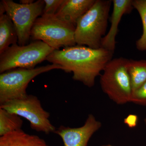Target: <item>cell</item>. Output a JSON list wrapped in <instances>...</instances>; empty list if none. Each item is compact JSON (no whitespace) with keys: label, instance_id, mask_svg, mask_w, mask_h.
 <instances>
[{"label":"cell","instance_id":"1","mask_svg":"<svg viewBox=\"0 0 146 146\" xmlns=\"http://www.w3.org/2000/svg\"><path fill=\"white\" fill-rule=\"evenodd\" d=\"M113 54L102 47L94 49L77 45L55 50L46 60L60 65L66 72H72L74 80L91 87L95 84L96 78L112 59Z\"/></svg>","mask_w":146,"mask_h":146},{"label":"cell","instance_id":"2","mask_svg":"<svg viewBox=\"0 0 146 146\" xmlns=\"http://www.w3.org/2000/svg\"><path fill=\"white\" fill-rule=\"evenodd\" d=\"M112 3L110 0H96L92 7L79 19L75 31L76 44L94 49L101 48Z\"/></svg>","mask_w":146,"mask_h":146},{"label":"cell","instance_id":"3","mask_svg":"<svg viewBox=\"0 0 146 146\" xmlns=\"http://www.w3.org/2000/svg\"><path fill=\"white\" fill-rule=\"evenodd\" d=\"M74 26L65 23L55 15L43 14L35 22L30 39L41 41L55 50L76 46Z\"/></svg>","mask_w":146,"mask_h":146},{"label":"cell","instance_id":"4","mask_svg":"<svg viewBox=\"0 0 146 146\" xmlns=\"http://www.w3.org/2000/svg\"><path fill=\"white\" fill-rule=\"evenodd\" d=\"M128 59H112L106 66L100 78L102 91L117 104L131 102L133 91L128 72Z\"/></svg>","mask_w":146,"mask_h":146},{"label":"cell","instance_id":"5","mask_svg":"<svg viewBox=\"0 0 146 146\" xmlns=\"http://www.w3.org/2000/svg\"><path fill=\"white\" fill-rule=\"evenodd\" d=\"M55 50L41 41L23 46L11 45L0 54V73L17 68L33 69Z\"/></svg>","mask_w":146,"mask_h":146},{"label":"cell","instance_id":"6","mask_svg":"<svg viewBox=\"0 0 146 146\" xmlns=\"http://www.w3.org/2000/svg\"><path fill=\"white\" fill-rule=\"evenodd\" d=\"M63 67L52 64L33 69L17 68L0 75V105L12 100L23 98L27 96L26 89L29 82L42 73Z\"/></svg>","mask_w":146,"mask_h":146},{"label":"cell","instance_id":"7","mask_svg":"<svg viewBox=\"0 0 146 146\" xmlns=\"http://www.w3.org/2000/svg\"><path fill=\"white\" fill-rule=\"evenodd\" d=\"M6 13L13 22L18 34V44H28L35 22L43 13L45 2L38 0L29 5L17 3L12 0H2Z\"/></svg>","mask_w":146,"mask_h":146},{"label":"cell","instance_id":"8","mask_svg":"<svg viewBox=\"0 0 146 146\" xmlns=\"http://www.w3.org/2000/svg\"><path fill=\"white\" fill-rule=\"evenodd\" d=\"M3 108L26 119L32 129L46 134L54 133L56 128L50 121V113L42 107L37 97L28 95L23 98L12 100L0 105Z\"/></svg>","mask_w":146,"mask_h":146},{"label":"cell","instance_id":"9","mask_svg":"<svg viewBox=\"0 0 146 146\" xmlns=\"http://www.w3.org/2000/svg\"><path fill=\"white\" fill-rule=\"evenodd\" d=\"M101 126V123L90 114L82 126L71 128L61 125L54 133L61 137L64 146H87L90 138Z\"/></svg>","mask_w":146,"mask_h":146},{"label":"cell","instance_id":"10","mask_svg":"<svg viewBox=\"0 0 146 146\" xmlns=\"http://www.w3.org/2000/svg\"><path fill=\"white\" fill-rule=\"evenodd\" d=\"M131 0H113V11L111 18V27L107 34L102 39V48L114 53L116 47V37L118 26L123 15L130 13L133 8Z\"/></svg>","mask_w":146,"mask_h":146},{"label":"cell","instance_id":"11","mask_svg":"<svg viewBox=\"0 0 146 146\" xmlns=\"http://www.w3.org/2000/svg\"><path fill=\"white\" fill-rule=\"evenodd\" d=\"M96 0H64L55 16L76 27L79 19L94 5Z\"/></svg>","mask_w":146,"mask_h":146},{"label":"cell","instance_id":"12","mask_svg":"<svg viewBox=\"0 0 146 146\" xmlns=\"http://www.w3.org/2000/svg\"><path fill=\"white\" fill-rule=\"evenodd\" d=\"M0 146H51L39 136L27 133L21 129L1 136Z\"/></svg>","mask_w":146,"mask_h":146},{"label":"cell","instance_id":"13","mask_svg":"<svg viewBox=\"0 0 146 146\" xmlns=\"http://www.w3.org/2000/svg\"><path fill=\"white\" fill-rule=\"evenodd\" d=\"M17 31L6 13L0 15V54L11 45L18 44Z\"/></svg>","mask_w":146,"mask_h":146},{"label":"cell","instance_id":"14","mask_svg":"<svg viewBox=\"0 0 146 146\" xmlns=\"http://www.w3.org/2000/svg\"><path fill=\"white\" fill-rule=\"evenodd\" d=\"M127 69L133 93L146 82V60L128 59Z\"/></svg>","mask_w":146,"mask_h":146},{"label":"cell","instance_id":"15","mask_svg":"<svg viewBox=\"0 0 146 146\" xmlns=\"http://www.w3.org/2000/svg\"><path fill=\"white\" fill-rule=\"evenodd\" d=\"M23 120L17 114L0 108V136L21 129Z\"/></svg>","mask_w":146,"mask_h":146},{"label":"cell","instance_id":"16","mask_svg":"<svg viewBox=\"0 0 146 146\" xmlns=\"http://www.w3.org/2000/svg\"><path fill=\"white\" fill-rule=\"evenodd\" d=\"M132 5L140 14L143 26V34L136 42V48L139 50L146 51V0H134Z\"/></svg>","mask_w":146,"mask_h":146},{"label":"cell","instance_id":"17","mask_svg":"<svg viewBox=\"0 0 146 146\" xmlns=\"http://www.w3.org/2000/svg\"><path fill=\"white\" fill-rule=\"evenodd\" d=\"M64 0H44V7L43 14L54 15L59 9Z\"/></svg>","mask_w":146,"mask_h":146},{"label":"cell","instance_id":"18","mask_svg":"<svg viewBox=\"0 0 146 146\" xmlns=\"http://www.w3.org/2000/svg\"><path fill=\"white\" fill-rule=\"evenodd\" d=\"M131 102L146 106V81L139 89L133 92Z\"/></svg>","mask_w":146,"mask_h":146},{"label":"cell","instance_id":"19","mask_svg":"<svg viewBox=\"0 0 146 146\" xmlns=\"http://www.w3.org/2000/svg\"><path fill=\"white\" fill-rule=\"evenodd\" d=\"M138 121V117L135 115H129L125 119V123L129 127H133L136 126Z\"/></svg>","mask_w":146,"mask_h":146},{"label":"cell","instance_id":"20","mask_svg":"<svg viewBox=\"0 0 146 146\" xmlns=\"http://www.w3.org/2000/svg\"><path fill=\"white\" fill-rule=\"evenodd\" d=\"M35 2L34 0H21L20 3L22 4L29 5Z\"/></svg>","mask_w":146,"mask_h":146},{"label":"cell","instance_id":"21","mask_svg":"<svg viewBox=\"0 0 146 146\" xmlns=\"http://www.w3.org/2000/svg\"><path fill=\"white\" fill-rule=\"evenodd\" d=\"M101 146H114L113 145H102Z\"/></svg>","mask_w":146,"mask_h":146},{"label":"cell","instance_id":"22","mask_svg":"<svg viewBox=\"0 0 146 146\" xmlns=\"http://www.w3.org/2000/svg\"><path fill=\"white\" fill-rule=\"evenodd\" d=\"M145 121V124L146 125V118L145 119V121Z\"/></svg>","mask_w":146,"mask_h":146}]
</instances>
